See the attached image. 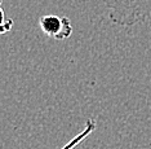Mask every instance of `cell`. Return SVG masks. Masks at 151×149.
<instances>
[{"instance_id":"obj_1","label":"cell","mask_w":151,"mask_h":149,"mask_svg":"<svg viewBox=\"0 0 151 149\" xmlns=\"http://www.w3.org/2000/svg\"><path fill=\"white\" fill-rule=\"evenodd\" d=\"M109 10L110 18L120 26H133L151 16V0H98Z\"/></svg>"},{"instance_id":"obj_2","label":"cell","mask_w":151,"mask_h":149,"mask_svg":"<svg viewBox=\"0 0 151 149\" xmlns=\"http://www.w3.org/2000/svg\"><path fill=\"white\" fill-rule=\"evenodd\" d=\"M66 18H58L56 16H45L44 18L40 21V26L42 29L45 31L49 36H53L56 39H65L66 36H68L66 33H63V30L71 33V26H65L62 23H65Z\"/></svg>"},{"instance_id":"obj_3","label":"cell","mask_w":151,"mask_h":149,"mask_svg":"<svg viewBox=\"0 0 151 149\" xmlns=\"http://www.w3.org/2000/svg\"><path fill=\"white\" fill-rule=\"evenodd\" d=\"M11 26H12V21H5L4 12L0 8V34L4 33V31L11 30Z\"/></svg>"}]
</instances>
